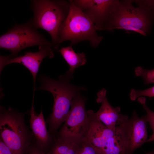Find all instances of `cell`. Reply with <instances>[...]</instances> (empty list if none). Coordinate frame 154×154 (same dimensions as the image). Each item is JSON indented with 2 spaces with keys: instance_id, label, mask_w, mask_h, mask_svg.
I'll list each match as a JSON object with an SVG mask.
<instances>
[{
  "instance_id": "1",
  "label": "cell",
  "mask_w": 154,
  "mask_h": 154,
  "mask_svg": "<svg viewBox=\"0 0 154 154\" xmlns=\"http://www.w3.org/2000/svg\"><path fill=\"white\" fill-rule=\"evenodd\" d=\"M72 78L66 73L60 75L58 80L40 75L39 81L41 84L38 89L48 91L52 94L54 104L52 112L46 119L49 128L56 131L64 122L70 110L72 102L81 91H86L85 87L74 85L70 83Z\"/></svg>"
},
{
  "instance_id": "2",
  "label": "cell",
  "mask_w": 154,
  "mask_h": 154,
  "mask_svg": "<svg viewBox=\"0 0 154 154\" xmlns=\"http://www.w3.org/2000/svg\"><path fill=\"white\" fill-rule=\"evenodd\" d=\"M24 116V113L17 110L0 106V139L13 154H27L30 146L35 141L25 124Z\"/></svg>"
},
{
  "instance_id": "3",
  "label": "cell",
  "mask_w": 154,
  "mask_h": 154,
  "mask_svg": "<svg viewBox=\"0 0 154 154\" xmlns=\"http://www.w3.org/2000/svg\"><path fill=\"white\" fill-rule=\"evenodd\" d=\"M132 1H117L114 11L102 30L116 29L134 31L144 36L150 31L154 21V13L146 8L134 7Z\"/></svg>"
},
{
  "instance_id": "4",
  "label": "cell",
  "mask_w": 154,
  "mask_h": 154,
  "mask_svg": "<svg viewBox=\"0 0 154 154\" xmlns=\"http://www.w3.org/2000/svg\"><path fill=\"white\" fill-rule=\"evenodd\" d=\"M69 1L63 0H33L31 9L33 13L31 19L37 29L47 31L51 36L53 48L58 49L59 45V31L67 17L70 9Z\"/></svg>"
},
{
  "instance_id": "5",
  "label": "cell",
  "mask_w": 154,
  "mask_h": 154,
  "mask_svg": "<svg viewBox=\"0 0 154 154\" xmlns=\"http://www.w3.org/2000/svg\"><path fill=\"white\" fill-rule=\"evenodd\" d=\"M68 14L62 24L59 31V44L66 40L71 45L83 41H88L94 48L97 47L103 38L98 35L95 25L80 9L69 0Z\"/></svg>"
},
{
  "instance_id": "6",
  "label": "cell",
  "mask_w": 154,
  "mask_h": 154,
  "mask_svg": "<svg viewBox=\"0 0 154 154\" xmlns=\"http://www.w3.org/2000/svg\"><path fill=\"white\" fill-rule=\"evenodd\" d=\"M38 45H48L53 47L33 25L31 19L25 23L15 24L0 37V47L9 50L12 56H18L23 49Z\"/></svg>"
},
{
  "instance_id": "7",
  "label": "cell",
  "mask_w": 154,
  "mask_h": 154,
  "mask_svg": "<svg viewBox=\"0 0 154 154\" xmlns=\"http://www.w3.org/2000/svg\"><path fill=\"white\" fill-rule=\"evenodd\" d=\"M80 93L73 99L64 123L56 133L66 142L80 143L86 138L89 123L85 109L86 99Z\"/></svg>"
},
{
  "instance_id": "8",
  "label": "cell",
  "mask_w": 154,
  "mask_h": 154,
  "mask_svg": "<svg viewBox=\"0 0 154 154\" xmlns=\"http://www.w3.org/2000/svg\"><path fill=\"white\" fill-rule=\"evenodd\" d=\"M95 25L97 30H101L114 10L117 0H71Z\"/></svg>"
},
{
  "instance_id": "9",
  "label": "cell",
  "mask_w": 154,
  "mask_h": 154,
  "mask_svg": "<svg viewBox=\"0 0 154 154\" xmlns=\"http://www.w3.org/2000/svg\"><path fill=\"white\" fill-rule=\"evenodd\" d=\"M52 47L48 45L39 46V50L37 52H25L24 55L20 56H12L0 55V70L8 64L18 63L21 64L30 72L33 76L34 82V92L35 90V82L37 74L43 59L46 57L53 58L54 56Z\"/></svg>"
},
{
  "instance_id": "10",
  "label": "cell",
  "mask_w": 154,
  "mask_h": 154,
  "mask_svg": "<svg viewBox=\"0 0 154 154\" xmlns=\"http://www.w3.org/2000/svg\"><path fill=\"white\" fill-rule=\"evenodd\" d=\"M147 122L145 116L140 117L134 111L131 117L123 124L125 141L128 154L140 147L148 139Z\"/></svg>"
},
{
  "instance_id": "11",
  "label": "cell",
  "mask_w": 154,
  "mask_h": 154,
  "mask_svg": "<svg viewBox=\"0 0 154 154\" xmlns=\"http://www.w3.org/2000/svg\"><path fill=\"white\" fill-rule=\"evenodd\" d=\"M106 92L103 88L97 93L96 101L101 103V105L94 115L108 128L115 131L117 126L123 124L128 118L127 115L119 113L120 107H114L110 105L107 99Z\"/></svg>"
},
{
  "instance_id": "12",
  "label": "cell",
  "mask_w": 154,
  "mask_h": 154,
  "mask_svg": "<svg viewBox=\"0 0 154 154\" xmlns=\"http://www.w3.org/2000/svg\"><path fill=\"white\" fill-rule=\"evenodd\" d=\"M87 113L89 125L86 139L99 154L108 140L115 135L116 129L114 131L108 128L94 116L93 110H89Z\"/></svg>"
},
{
  "instance_id": "13",
  "label": "cell",
  "mask_w": 154,
  "mask_h": 154,
  "mask_svg": "<svg viewBox=\"0 0 154 154\" xmlns=\"http://www.w3.org/2000/svg\"><path fill=\"white\" fill-rule=\"evenodd\" d=\"M34 99L30 111V126L35 141L46 153L52 142L54 135L50 134L47 130L42 110L39 114L35 112Z\"/></svg>"
},
{
  "instance_id": "14",
  "label": "cell",
  "mask_w": 154,
  "mask_h": 154,
  "mask_svg": "<svg viewBox=\"0 0 154 154\" xmlns=\"http://www.w3.org/2000/svg\"><path fill=\"white\" fill-rule=\"evenodd\" d=\"M72 45L62 47L59 50L63 57L68 64L69 69L66 73L73 78L74 70L85 65L86 62V56L84 52L76 53Z\"/></svg>"
},
{
  "instance_id": "15",
  "label": "cell",
  "mask_w": 154,
  "mask_h": 154,
  "mask_svg": "<svg viewBox=\"0 0 154 154\" xmlns=\"http://www.w3.org/2000/svg\"><path fill=\"white\" fill-rule=\"evenodd\" d=\"M80 143H67L60 138L56 133L54 135L47 154H78L81 147Z\"/></svg>"
},
{
  "instance_id": "16",
  "label": "cell",
  "mask_w": 154,
  "mask_h": 154,
  "mask_svg": "<svg viewBox=\"0 0 154 154\" xmlns=\"http://www.w3.org/2000/svg\"><path fill=\"white\" fill-rule=\"evenodd\" d=\"M138 101L142 105L145 110L146 115L145 116L146 119L148 122L151 128L153 131V133L148 139L147 142H150L154 141V112L151 110L147 106L146 103L145 98L141 97L138 98Z\"/></svg>"
},
{
  "instance_id": "17",
  "label": "cell",
  "mask_w": 154,
  "mask_h": 154,
  "mask_svg": "<svg viewBox=\"0 0 154 154\" xmlns=\"http://www.w3.org/2000/svg\"><path fill=\"white\" fill-rule=\"evenodd\" d=\"M134 73L137 76L143 78L145 84L154 83V69H147L138 66L135 68Z\"/></svg>"
},
{
  "instance_id": "18",
  "label": "cell",
  "mask_w": 154,
  "mask_h": 154,
  "mask_svg": "<svg viewBox=\"0 0 154 154\" xmlns=\"http://www.w3.org/2000/svg\"><path fill=\"white\" fill-rule=\"evenodd\" d=\"M143 96L150 97H154V86L143 90H138L132 89L129 94L130 98L132 101L135 100L137 98Z\"/></svg>"
},
{
  "instance_id": "19",
  "label": "cell",
  "mask_w": 154,
  "mask_h": 154,
  "mask_svg": "<svg viewBox=\"0 0 154 154\" xmlns=\"http://www.w3.org/2000/svg\"><path fill=\"white\" fill-rule=\"evenodd\" d=\"M78 154H99L96 149L86 138L81 142Z\"/></svg>"
},
{
  "instance_id": "20",
  "label": "cell",
  "mask_w": 154,
  "mask_h": 154,
  "mask_svg": "<svg viewBox=\"0 0 154 154\" xmlns=\"http://www.w3.org/2000/svg\"><path fill=\"white\" fill-rule=\"evenodd\" d=\"M27 154H47L36 142L35 141L30 145Z\"/></svg>"
},
{
  "instance_id": "21",
  "label": "cell",
  "mask_w": 154,
  "mask_h": 154,
  "mask_svg": "<svg viewBox=\"0 0 154 154\" xmlns=\"http://www.w3.org/2000/svg\"><path fill=\"white\" fill-rule=\"evenodd\" d=\"M134 2L139 6L148 8L154 13V0H135Z\"/></svg>"
},
{
  "instance_id": "22",
  "label": "cell",
  "mask_w": 154,
  "mask_h": 154,
  "mask_svg": "<svg viewBox=\"0 0 154 154\" xmlns=\"http://www.w3.org/2000/svg\"><path fill=\"white\" fill-rule=\"evenodd\" d=\"M0 154H13L9 148L0 139Z\"/></svg>"
},
{
  "instance_id": "23",
  "label": "cell",
  "mask_w": 154,
  "mask_h": 154,
  "mask_svg": "<svg viewBox=\"0 0 154 154\" xmlns=\"http://www.w3.org/2000/svg\"><path fill=\"white\" fill-rule=\"evenodd\" d=\"M146 154H154V149L150 152L147 153Z\"/></svg>"
}]
</instances>
